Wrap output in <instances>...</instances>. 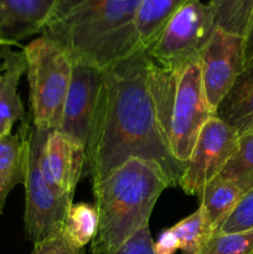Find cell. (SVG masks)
<instances>
[{"label": "cell", "mask_w": 253, "mask_h": 254, "mask_svg": "<svg viewBox=\"0 0 253 254\" xmlns=\"http://www.w3.org/2000/svg\"><path fill=\"white\" fill-rule=\"evenodd\" d=\"M92 186L99 217L92 254L114 252L149 225L156 201L170 188L158 165L138 158L129 159Z\"/></svg>", "instance_id": "obj_3"}, {"label": "cell", "mask_w": 253, "mask_h": 254, "mask_svg": "<svg viewBox=\"0 0 253 254\" xmlns=\"http://www.w3.org/2000/svg\"><path fill=\"white\" fill-rule=\"evenodd\" d=\"M151 59L135 50L102 68V84L86 145V168L92 185L128 161L143 159L158 165L170 188L179 185L185 164L169 149L150 91Z\"/></svg>", "instance_id": "obj_1"}, {"label": "cell", "mask_w": 253, "mask_h": 254, "mask_svg": "<svg viewBox=\"0 0 253 254\" xmlns=\"http://www.w3.org/2000/svg\"><path fill=\"white\" fill-rule=\"evenodd\" d=\"M41 173L50 190L66 202H73L77 184L86 168V149L60 130H50L41 150Z\"/></svg>", "instance_id": "obj_10"}, {"label": "cell", "mask_w": 253, "mask_h": 254, "mask_svg": "<svg viewBox=\"0 0 253 254\" xmlns=\"http://www.w3.org/2000/svg\"><path fill=\"white\" fill-rule=\"evenodd\" d=\"M1 71H2V66H0V73H1Z\"/></svg>", "instance_id": "obj_29"}, {"label": "cell", "mask_w": 253, "mask_h": 254, "mask_svg": "<svg viewBox=\"0 0 253 254\" xmlns=\"http://www.w3.org/2000/svg\"><path fill=\"white\" fill-rule=\"evenodd\" d=\"M149 82L164 138L174 156L185 164L201 128L215 116L203 91L198 60L175 67L151 60Z\"/></svg>", "instance_id": "obj_4"}, {"label": "cell", "mask_w": 253, "mask_h": 254, "mask_svg": "<svg viewBox=\"0 0 253 254\" xmlns=\"http://www.w3.org/2000/svg\"><path fill=\"white\" fill-rule=\"evenodd\" d=\"M0 46H7V45H6V44H5V42H4V41H2V40H1V39H0Z\"/></svg>", "instance_id": "obj_28"}, {"label": "cell", "mask_w": 253, "mask_h": 254, "mask_svg": "<svg viewBox=\"0 0 253 254\" xmlns=\"http://www.w3.org/2000/svg\"><path fill=\"white\" fill-rule=\"evenodd\" d=\"M218 30L246 37L253 20V0H210Z\"/></svg>", "instance_id": "obj_19"}, {"label": "cell", "mask_w": 253, "mask_h": 254, "mask_svg": "<svg viewBox=\"0 0 253 254\" xmlns=\"http://www.w3.org/2000/svg\"><path fill=\"white\" fill-rule=\"evenodd\" d=\"M29 81L30 118L42 130H59L68 92L72 60L57 42L40 36L22 47Z\"/></svg>", "instance_id": "obj_5"}, {"label": "cell", "mask_w": 253, "mask_h": 254, "mask_svg": "<svg viewBox=\"0 0 253 254\" xmlns=\"http://www.w3.org/2000/svg\"><path fill=\"white\" fill-rule=\"evenodd\" d=\"M102 84V68L81 61H72L71 82L59 130L86 149Z\"/></svg>", "instance_id": "obj_11"}, {"label": "cell", "mask_w": 253, "mask_h": 254, "mask_svg": "<svg viewBox=\"0 0 253 254\" xmlns=\"http://www.w3.org/2000/svg\"><path fill=\"white\" fill-rule=\"evenodd\" d=\"M31 118L20 123L16 134L0 136V215L4 212L9 193L15 186L24 185L26 174L27 128Z\"/></svg>", "instance_id": "obj_14"}, {"label": "cell", "mask_w": 253, "mask_h": 254, "mask_svg": "<svg viewBox=\"0 0 253 254\" xmlns=\"http://www.w3.org/2000/svg\"><path fill=\"white\" fill-rule=\"evenodd\" d=\"M197 60L206 99L215 113L245 66V37L216 29Z\"/></svg>", "instance_id": "obj_9"}, {"label": "cell", "mask_w": 253, "mask_h": 254, "mask_svg": "<svg viewBox=\"0 0 253 254\" xmlns=\"http://www.w3.org/2000/svg\"><path fill=\"white\" fill-rule=\"evenodd\" d=\"M245 192L232 181L217 175L208 181L200 197V207L205 215L212 233L220 230L221 225L231 215Z\"/></svg>", "instance_id": "obj_16"}, {"label": "cell", "mask_w": 253, "mask_h": 254, "mask_svg": "<svg viewBox=\"0 0 253 254\" xmlns=\"http://www.w3.org/2000/svg\"><path fill=\"white\" fill-rule=\"evenodd\" d=\"M57 0H0V39L7 46L41 34Z\"/></svg>", "instance_id": "obj_12"}, {"label": "cell", "mask_w": 253, "mask_h": 254, "mask_svg": "<svg viewBox=\"0 0 253 254\" xmlns=\"http://www.w3.org/2000/svg\"><path fill=\"white\" fill-rule=\"evenodd\" d=\"M31 254H86L84 248H78L63 237L61 231L35 243Z\"/></svg>", "instance_id": "obj_24"}, {"label": "cell", "mask_w": 253, "mask_h": 254, "mask_svg": "<svg viewBox=\"0 0 253 254\" xmlns=\"http://www.w3.org/2000/svg\"><path fill=\"white\" fill-rule=\"evenodd\" d=\"M180 250V243L171 228L161 231L158 240L154 242V253L155 254H175Z\"/></svg>", "instance_id": "obj_26"}, {"label": "cell", "mask_w": 253, "mask_h": 254, "mask_svg": "<svg viewBox=\"0 0 253 254\" xmlns=\"http://www.w3.org/2000/svg\"><path fill=\"white\" fill-rule=\"evenodd\" d=\"M196 254H253V230L213 233Z\"/></svg>", "instance_id": "obj_22"}, {"label": "cell", "mask_w": 253, "mask_h": 254, "mask_svg": "<svg viewBox=\"0 0 253 254\" xmlns=\"http://www.w3.org/2000/svg\"><path fill=\"white\" fill-rule=\"evenodd\" d=\"M216 29L208 2L189 0L145 51L159 66H181L198 59L201 50L210 41Z\"/></svg>", "instance_id": "obj_7"}, {"label": "cell", "mask_w": 253, "mask_h": 254, "mask_svg": "<svg viewBox=\"0 0 253 254\" xmlns=\"http://www.w3.org/2000/svg\"><path fill=\"white\" fill-rule=\"evenodd\" d=\"M109 254H155L154 253V241L149 225L140 228L123 246Z\"/></svg>", "instance_id": "obj_25"}, {"label": "cell", "mask_w": 253, "mask_h": 254, "mask_svg": "<svg viewBox=\"0 0 253 254\" xmlns=\"http://www.w3.org/2000/svg\"><path fill=\"white\" fill-rule=\"evenodd\" d=\"M215 116L232 127L238 135L253 131V60L243 66Z\"/></svg>", "instance_id": "obj_15"}, {"label": "cell", "mask_w": 253, "mask_h": 254, "mask_svg": "<svg viewBox=\"0 0 253 254\" xmlns=\"http://www.w3.org/2000/svg\"><path fill=\"white\" fill-rule=\"evenodd\" d=\"M237 131L212 116L201 128L179 188L188 195L200 196L208 181L218 175L238 146Z\"/></svg>", "instance_id": "obj_8"}, {"label": "cell", "mask_w": 253, "mask_h": 254, "mask_svg": "<svg viewBox=\"0 0 253 254\" xmlns=\"http://www.w3.org/2000/svg\"><path fill=\"white\" fill-rule=\"evenodd\" d=\"M253 60V20L245 37V64Z\"/></svg>", "instance_id": "obj_27"}, {"label": "cell", "mask_w": 253, "mask_h": 254, "mask_svg": "<svg viewBox=\"0 0 253 254\" xmlns=\"http://www.w3.org/2000/svg\"><path fill=\"white\" fill-rule=\"evenodd\" d=\"M50 130L32 126L27 128V156L25 174V233L27 240L37 243L61 231L67 210L72 203L57 197L41 173V150Z\"/></svg>", "instance_id": "obj_6"}, {"label": "cell", "mask_w": 253, "mask_h": 254, "mask_svg": "<svg viewBox=\"0 0 253 254\" xmlns=\"http://www.w3.org/2000/svg\"><path fill=\"white\" fill-rule=\"evenodd\" d=\"M218 175L232 181L245 193L253 189V131L240 135L236 153Z\"/></svg>", "instance_id": "obj_20"}, {"label": "cell", "mask_w": 253, "mask_h": 254, "mask_svg": "<svg viewBox=\"0 0 253 254\" xmlns=\"http://www.w3.org/2000/svg\"><path fill=\"white\" fill-rule=\"evenodd\" d=\"M98 211L92 203H72L67 210L62 222L61 232L63 237L78 248H84L92 243L98 230Z\"/></svg>", "instance_id": "obj_18"}, {"label": "cell", "mask_w": 253, "mask_h": 254, "mask_svg": "<svg viewBox=\"0 0 253 254\" xmlns=\"http://www.w3.org/2000/svg\"><path fill=\"white\" fill-rule=\"evenodd\" d=\"M2 71L0 73V136L11 133L16 122L27 118L17 92L20 78L26 72L24 51H14L11 46H0Z\"/></svg>", "instance_id": "obj_13"}, {"label": "cell", "mask_w": 253, "mask_h": 254, "mask_svg": "<svg viewBox=\"0 0 253 254\" xmlns=\"http://www.w3.org/2000/svg\"><path fill=\"white\" fill-rule=\"evenodd\" d=\"M253 230V189L243 195L235 210L221 225L216 233L242 232Z\"/></svg>", "instance_id": "obj_23"}, {"label": "cell", "mask_w": 253, "mask_h": 254, "mask_svg": "<svg viewBox=\"0 0 253 254\" xmlns=\"http://www.w3.org/2000/svg\"><path fill=\"white\" fill-rule=\"evenodd\" d=\"M189 0H141L135 21L136 46L146 50Z\"/></svg>", "instance_id": "obj_17"}, {"label": "cell", "mask_w": 253, "mask_h": 254, "mask_svg": "<svg viewBox=\"0 0 253 254\" xmlns=\"http://www.w3.org/2000/svg\"><path fill=\"white\" fill-rule=\"evenodd\" d=\"M141 0H57L41 36L57 42L72 61L103 68L131 54Z\"/></svg>", "instance_id": "obj_2"}, {"label": "cell", "mask_w": 253, "mask_h": 254, "mask_svg": "<svg viewBox=\"0 0 253 254\" xmlns=\"http://www.w3.org/2000/svg\"><path fill=\"white\" fill-rule=\"evenodd\" d=\"M170 228L179 240L183 254H196L213 235L201 207Z\"/></svg>", "instance_id": "obj_21"}]
</instances>
